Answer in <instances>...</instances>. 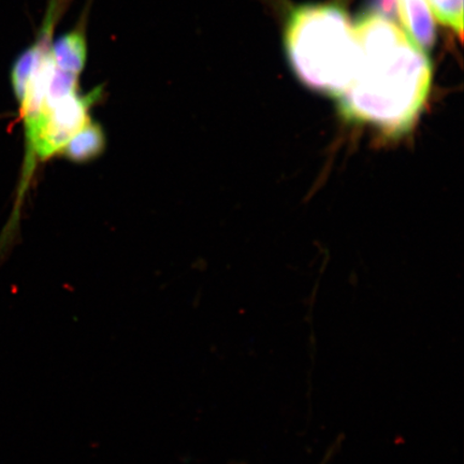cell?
I'll return each instance as SVG.
<instances>
[{
  "label": "cell",
  "mask_w": 464,
  "mask_h": 464,
  "mask_svg": "<svg viewBox=\"0 0 464 464\" xmlns=\"http://www.w3.org/2000/svg\"><path fill=\"white\" fill-rule=\"evenodd\" d=\"M55 66L63 72L80 75L87 58V44L83 32L75 31L63 34L51 45Z\"/></svg>",
  "instance_id": "obj_5"
},
{
  "label": "cell",
  "mask_w": 464,
  "mask_h": 464,
  "mask_svg": "<svg viewBox=\"0 0 464 464\" xmlns=\"http://www.w3.org/2000/svg\"><path fill=\"white\" fill-rule=\"evenodd\" d=\"M293 71L313 90L339 97L359 63V46L350 17L334 5H305L293 11L285 29Z\"/></svg>",
  "instance_id": "obj_2"
},
{
  "label": "cell",
  "mask_w": 464,
  "mask_h": 464,
  "mask_svg": "<svg viewBox=\"0 0 464 464\" xmlns=\"http://www.w3.org/2000/svg\"><path fill=\"white\" fill-rule=\"evenodd\" d=\"M397 7L406 34L421 50H430L437 39V32L427 0H398Z\"/></svg>",
  "instance_id": "obj_4"
},
{
  "label": "cell",
  "mask_w": 464,
  "mask_h": 464,
  "mask_svg": "<svg viewBox=\"0 0 464 464\" xmlns=\"http://www.w3.org/2000/svg\"><path fill=\"white\" fill-rule=\"evenodd\" d=\"M104 145H106V138L102 127L92 121L82 131L78 133L77 137L72 139L63 156L73 161L90 160L102 153Z\"/></svg>",
  "instance_id": "obj_6"
},
{
  "label": "cell",
  "mask_w": 464,
  "mask_h": 464,
  "mask_svg": "<svg viewBox=\"0 0 464 464\" xmlns=\"http://www.w3.org/2000/svg\"><path fill=\"white\" fill-rule=\"evenodd\" d=\"M432 13L443 25L449 26L462 38L463 0H427Z\"/></svg>",
  "instance_id": "obj_7"
},
{
  "label": "cell",
  "mask_w": 464,
  "mask_h": 464,
  "mask_svg": "<svg viewBox=\"0 0 464 464\" xmlns=\"http://www.w3.org/2000/svg\"><path fill=\"white\" fill-rule=\"evenodd\" d=\"M376 4L382 14L392 15L397 10L398 0H376Z\"/></svg>",
  "instance_id": "obj_9"
},
{
  "label": "cell",
  "mask_w": 464,
  "mask_h": 464,
  "mask_svg": "<svg viewBox=\"0 0 464 464\" xmlns=\"http://www.w3.org/2000/svg\"><path fill=\"white\" fill-rule=\"evenodd\" d=\"M344 440V434H340L338 439H336L334 444L330 445L326 455L324 456L323 460L319 464H330L334 460V458L341 450L342 443ZM230 464H247L246 462H231Z\"/></svg>",
  "instance_id": "obj_8"
},
{
  "label": "cell",
  "mask_w": 464,
  "mask_h": 464,
  "mask_svg": "<svg viewBox=\"0 0 464 464\" xmlns=\"http://www.w3.org/2000/svg\"><path fill=\"white\" fill-rule=\"evenodd\" d=\"M359 63L338 98L347 121L368 124L387 137L409 132L428 100L430 61L401 28L387 17L369 14L355 26Z\"/></svg>",
  "instance_id": "obj_1"
},
{
  "label": "cell",
  "mask_w": 464,
  "mask_h": 464,
  "mask_svg": "<svg viewBox=\"0 0 464 464\" xmlns=\"http://www.w3.org/2000/svg\"><path fill=\"white\" fill-rule=\"evenodd\" d=\"M102 96V86L86 95L74 92L63 98L54 106L44 110L36 119L24 126L26 154L19 202L31 182L34 168L39 162L63 155L72 139L91 123L90 109L100 102Z\"/></svg>",
  "instance_id": "obj_3"
}]
</instances>
